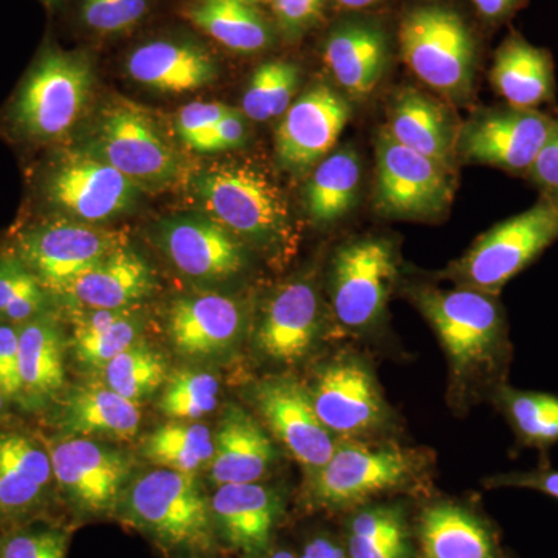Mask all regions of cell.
I'll use <instances>...</instances> for the list:
<instances>
[{
    "label": "cell",
    "instance_id": "41",
    "mask_svg": "<svg viewBox=\"0 0 558 558\" xmlns=\"http://www.w3.org/2000/svg\"><path fill=\"white\" fill-rule=\"evenodd\" d=\"M69 534L57 527L22 529L0 542V558H68Z\"/></svg>",
    "mask_w": 558,
    "mask_h": 558
},
{
    "label": "cell",
    "instance_id": "8",
    "mask_svg": "<svg viewBox=\"0 0 558 558\" xmlns=\"http://www.w3.org/2000/svg\"><path fill=\"white\" fill-rule=\"evenodd\" d=\"M377 208L391 218H435L449 208L454 182L450 170L400 145L387 128L376 138Z\"/></svg>",
    "mask_w": 558,
    "mask_h": 558
},
{
    "label": "cell",
    "instance_id": "40",
    "mask_svg": "<svg viewBox=\"0 0 558 558\" xmlns=\"http://www.w3.org/2000/svg\"><path fill=\"white\" fill-rule=\"evenodd\" d=\"M219 380L202 369H179L168 376L159 410L174 421H196L218 405Z\"/></svg>",
    "mask_w": 558,
    "mask_h": 558
},
{
    "label": "cell",
    "instance_id": "5",
    "mask_svg": "<svg viewBox=\"0 0 558 558\" xmlns=\"http://www.w3.org/2000/svg\"><path fill=\"white\" fill-rule=\"evenodd\" d=\"M92 83V65L83 54L44 51L11 108L14 128L36 142L64 137L83 116Z\"/></svg>",
    "mask_w": 558,
    "mask_h": 558
},
{
    "label": "cell",
    "instance_id": "38",
    "mask_svg": "<svg viewBox=\"0 0 558 558\" xmlns=\"http://www.w3.org/2000/svg\"><path fill=\"white\" fill-rule=\"evenodd\" d=\"M300 69L288 61H270L253 72L242 97V113L253 121H269L286 113L300 86Z\"/></svg>",
    "mask_w": 558,
    "mask_h": 558
},
{
    "label": "cell",
    "instance_id": "51",
    "mask_svg": "<svg viewBox=\"0 0 558 558\" xmlns=\"http://www.w3.org/2000/svg\"><path fill=\"white\" fill-rule=\"evenodd\" d=\"M300 558H348L340 545L328 537L311 539Z\"/></svg>",
    "mask_w": 558,
    "mask_h": 558
},
{
    "label": "cell",
    "instance_id": "30",
    "mask_svg": "<svg viewBox=\"0 0 558 558\" xmlns=\"http://www.w3.org/2000/svg\"><path fill=\"white\" fill-rule=\"evenodd\" d=\"M62 427L68 435H106L130 439L142 424L138 403L117 395L109 387H83L70 392Z\"/></svg>",
    "mask_w": 558,
    "mask_h": 558
},
{
    "label": "cell",
    "instance_id": "42",
    "mask_svg": "<svg viewBox=\"0 0 558 558\" xmlns=\"http://www.w3.org/2000/svg\"><path fill=\"white\" fill-rule=\"evenodd\" d=\"M148 11V0H83L81 17L92 31L119 33L134 27Z\"/></svg>",
    "mask_w": 558,
    "mask_h": 558
},
{
    "label": "cell",
    "instance_id": "28",
    "mask_svg": "<svg viewBox=\"0 0 558 558\" xmlns=\"http://www.w3.org/2000/svg\"><path fill=\"white\" fill-rule=\"evenodd\" d=\"M389 134L400 145L416 150L453 171V124L438 102L416 89H403L395 95L388 108Z\"/></svg>",
    "mask_w": 558,
    "mask_h": 558
},
{
    "label": "cell",
    "instance_id": "34",
    "mask_svg": "<svg viewBox=\"0 0 558 558\" xmlns=\"http://www.w3.org/2000/svg\"><path fill=\"white\" fill-rule=\"evenodd\" d=\"M351 558H411L409 526L399 506H373L359 510L348 527Z\"/></svg>",
    "mask_w": 558,
    "mask_h": 558
},
{
    "label": "cell",
    "instance_id": "4",
    "mask_svg": "<svg viewBox=\"0 0 558 558\" xmlns=\"http://www.w3.org/2000/svg\"><path fill=\"white\" fill-rule=\"evenodd\" d=\"M416 301L458 377L502 362L508 351L506 323L494 295L469 288L421 290Z\"/></svg>",
    "mask_w": 558,
    "mask_h": 558
},
{
    "label": "cell",
    "instance_id": "21",
    "mask_svg": "<svg viewBox=\"0 0 558 558\" xmlns=\"http://www.w3.org/2000/svg\"><path fill=\"white\" fill-rule=\"evenodd\" d=\"M167 323L170 339L179 352L213 355L236 343L244 318L238 301L220 293H204L172 303Z\"/></svg>",
    "mask_w": 558,
    "mask_h": 558
},
{
    "label": "cell",
    "instance_id": "56",
    "mask_svg": "<svg viewBox=\"0 0 558 558\" xmlns=\"http://www.w3.org/2000/svg\"><path fill=\"white\" fill-rule=\"evenodd\" d=\"M248 2H252V3H253V2H255V0H248Z\"/></svg>",
    "mask_w": 558,
    "mask_h": 558
},
{
    "label": "cell",
    "instance_id": "10",
    "mask_svg": "<svg viewBox=\"0 0 558 558\" xmlns=\"http://www.w3.org/2000/svg\"><path fill=\"white\" fill-rule=\"evenodd\" d=\"M315 413L332 435H369L387 422V403L369 366L357 355L330 360L310 389Z\"/></svg>",
    "mask_w": 558,
    "mask_h": 558
},
{
    "label": "cell",
    "instance_id": "35",
    "mask_svg": "<svg viewBox=\"0 0 558 558\" xmlns=\"http://www.w3.org/2000/svg\"><path fill=\"white\" fill-rule=\"evenodd\" d=\"M213 432L202 424L171 422L150 432L142 444L143 457L161 469L180 473L199 472L211 462Z\"/></svg>",
    "mask_w": 558,
    "mask_h": 558
},
{
    "label": "cell",
    "instance_id": "32",
    "mask_svg": "<svg viewBox=\"0 0 558 558\" xmlns=\"http://www.w3.org/2000/svg\"><path fill=\"white\" fill-rule=\"evenodd\" d=\"M20 332L22 392L33 400L53 398L64 387L61 333L50 319H28Z\"/></svg>",
    "mask_w": 558,
    "mask_h": 558
},
{
    "label": "cell",
    "instance_id": "14",
    "mask_svg": "<svg viewBox=\"0 0 558 558\" xmlns=\"http://www.w3.org/2000/svg\"><path fill=\"white\" fill-rule=\"evenodd\" d=\"M46 193L50 204L65 215L95 223L131 208L138 185L94 154L75 153L50 171Z\"/></svg>",
    "mask_w": 558,
    "mask_h": 558
},
{
    "label": "cell",
    "instance_id": "23",
    "mask_svg": "<svg viewBox=\"0 0 558 558\" xmlns=\"http://www.w3.org/2000/svg\"><path fill=\"white\" fill-rule=\"evenodd\" d=\"M388 60L387 35L373 22H343L325 43L326 68L341 89L355 98L368 97L377 89Z\"/></svg>",
    "mask_w": 558,
    "mask_h": 558
},
{
    "label": "cell",
    "instance_id": "53",
    "mask_svg": "<svg viewBox=\"0 0 558 558\" xmlns=\"http://www.w3.org/2000/svg\"><path fill=\"white\" fill-rule=\"evenodd\" d=\"M266 558H296L289 550H277V553L266 554Z\"/></svg>",
    "mask_w": 558,
    "mask_h": 558
},
{
    "label": "cell",
    "instance_id": "31",
    "mask_svg": "<svg viewBox=\"0 0 558 558\" xmlns=\"http://www.w3.org/2000/svg\"><path fill=\"white\" fill-rule=\"evenodd\" d=\"M362 182V161L357 153L344 148L330 153L312 172L304 191V202L318 223L336 222L348 215L357 201Z\"/></svg>",
    "mask_w": 558,
    "mask_h": 558
},
{
    "label": "cell",
    "instance_id": "18",
    "mask_svg": "<svg viewBox=\"0 0 558 558\" xmlns=\"http://www.w3.org/2000/svg\"><path fill=\"white\" fill-rule=\"evenodd\" d=\"M318 295L310 281L282 286L267 304L258 328L255 348L279 365H295L314 349L319 336Z\"/></svg>",
    "mask_w": 558,
    "mask_h": 558
},
{
    "label": "cell",
    "instance_id": "12",
    "mask_svg": "<svg viewBox=\"0 0 558 558\" xmlns=\"http://www.w3.org/2000/svg\"><path fill=\"white\" fill-rule=\"evenodd\" d=\"M135 185H160L179 171V160L145 112L135 106H110L98 126L92 153Z\"/></svg>",
    "mask_w": 558,
    "mask_h": 558
},
{
    "label": "cell",
    "instance_id": "13",
    "mask_svg": "<svg viewBox=\"0 0 558 558\" xmlns=\"http://www.w3.org/2000/svg\"><path fill=\"white\" fill-rule=\"evenodd\" d=\"M556 117L543 110H487L470 121L458 138L465 160L526 175L548 138Z\"/></svg>",
    "mask_w": 558,
    "mask_h": 558
},
{
    "label": "cell",
    "instance_id": "2",
    "mask_svg": "<svg viewBox=\"0 0 558 558\" xmlns=\"http://www.w3.org/2000/svg\"><path fill=\"white\" fill-rule=\"evenodd\" d=\"M194 191L208 218L230 233L260 245H275L289 236L288 201L260 168L216 165L202 171Z\"/></svg>",
    "mask_w": 558,
    "mask_h": 558
},
{
    "label": "cell",
    "instance_id": "9",
    "mask_svg": "<svg viewBox=\"0 0 558 558\" xmlns=\"http://www.w3.org/2000/svg\"><path fill=\"white\" fill-rule=\"evenodd\" d=\"M398 278L395 250L384 240L344 245L330 267V303L344 328L368 329L385 311Z\"/></svg>",
    "mask_w": 558,
    "mask_h": 558
},
{
    "label": "cell",
    "instance_id": "47",
    "mask_svg": "<svg viewBox=\"0 0 558 558\" xmlns=\"http://www.w3.org/2000/svg\"><path fill=\"white\" fill-rule=\"evenodd\" d=\"M0 387L5 399L17 398L22 392L20 332L3 323H0Z\"/></svg>",
    "mask_w": 558,
    "mask_h": 558
},
{
    "label": "cell",
    "instance_id": "17",
    "mask_svg": "<svg viewBox=\"0 0 558 558\" xmlns=\"http://www.w3.org/2000/svg\"><path fill=\"white\" fill-rule=\"evenodd\" d=\"M351 106L326 84L301 94L286 110L275 134L282 167L304 171L326 159L351 120Z\"/></svg>",
    "mask_w": 558,
    "mask_h": 558
},
{
    "label": "cell",
    "instance_id": "44",
    "mask_svg": "<svg viewBox=\"0 0 558 558\" xmlns=\"http://www.w3.org/2000/svg\"><path fill=\"white\" fill-rule=\"evenodd\" d=\"M524 178L539 191L543 199L558 205V119L554 120L545 145Z\"/></svg>",
    "mask_w": 558,
    "mask_h": 558
},
{
    "label": "cell",
    "instance_id": "33",
    "mask_svg": "<svg viewBox=\"0 0 558 558\" xmlns=\"http://www.w3.org/2000/svg\"><path fill=\"white\" fill-rule=\"evenodd\" d=\"M189 17L196 27L238 53H255L270 44L266 20L248 0H199Z\"/></svg>",
    "mask_w": 558,
    "mask_h": 558
},
{
    "label": "cell",
    "instance_id": "43",
    "mask_svg": "<svg viewBox=\"0 0 558 558\" xmlns=\"http://www.w3.org/2000/svg\"><path fill=\"white\" fill-rule=\"evenodd\" d=\"M231 110L233 108L222 102H190L183 106L175 120L179 137L191 149L196 148L197 143Z\"/></svg>",
    "mask_w": 558,
    "mask_h": 558
},
{
    "label": "cell",
    "instance_id": "6",
    "mask_svg": "<svg viewBox=\"0 0 558 558\" xmlns=\"http://www.w3.org/2000/svg\"><path fill=\"white\" fill-rule=\"evenodd\" d=\"M558 241V205L539 197L526 211L486 231L454 264L451 277L462 288L497 296L510 279L527 269Z\"/></svg>",
    "mask_w": 558,
    "mask_h": 558
},
{
    "label": "cell",
    "instance_id": "54",
    "mask_svg": "<svg viewBox=\"0 0 558 558\" xmlns=\"http://www.w3.org/2000/svg\"><path fill=\"white\" fill-rule=\"evenodd\" d=\"M3 399H5V395H3L2 387H0V411L3 409Z\"/></svg>",
    "mask_w": 558,
    "mask_h": 558
},
{
    "label": "cell",
    "instance_id": "39",
    "mask_svg": "<svg viewBox=\"0 0 558 558\" xmlns=\"http://www.w3.org/2000/svg\"><path fill=\"white\" fill-rule=\"evenodd\" d=\"M105 379L106 387L138 403L165 385L167 362L156 349L134 343L105 366Z\"/></svg>",
    "mask_w": 558,
    "mask_h": 558
},
{
    "label": "cell",
    "instance_id": "49",
    "mask_svg": "<svg viewBox=\"0 0 558 558\" xmlns=\"http://www.w3.org/2000/svg\"><path fill=\"white\" fill-rule=\"evenodd\" d=\"M495 487H521L542 492L550 498L558 499L557 470H534V472L509 473V475L495 476L488 481Z\"/></svg>",
    "mask_w": 558,
    "mask_h": 558
},
{
    "label": "cell",
    "instance_id": "7",
    "mask_svg": "<svg viewBox=\"0 0 558 558\" xmlns=\"http://www.w3.org/2000/svg\"><path fill=\"white\" fill-rule=\"evenodd\" d=\"M418 472L413 451L337 444L329 461L311 475L310 497L322 509L343 510L409 486Z\"/></svg>",
    "mask_w": 558,
    "mask_h": 558
},
{
    "label": "cell",
    "instance_id": "19",
    "mask_svg": "<svg viewBox=\"0 0 558 558\" xmlns=\"http://www.w3.org/2000/svg\"><path fill=\"white\" fill-rule=\"evenodd\" d=\"M159 238L168 258L186 277L220 281L240 274L245 264L238 238L211 219L165 220Z\"/></svg>",
    "mask_w": 558,
    "mask_h": 558
},
{
    "label": "cell",
    "instance_id": "1",
    "mask_svg": "<svg viewBox=\"0 0 558 558\" xmlns=\"http://www.w3.org/2000/svg\"><path fill=\"white\" fill-rule=\"evenodd\" d=\"M121 502L128 520L160 545L180 553L211 549V508L194 475L153 470L132 483Z\"/></svg>",
    "mask_w": 558,
    "mask_h": 558
},
{
    "label": "cell",
    "instance_id": "20",
    "mask_svg": "<svg viewBox=\"0 0 558 558\" xmlns=\"http://www.w3.org/2000/svg\"><path fill=\"white\" fill-rule=\"evenodd\" d=\"M213 523L230 548L247 558L269 553L271 535L282 512L281 497L259 483L226 484L209 501Z\"/></svg>",
    "mask_w": 558,
    "mask_h": 558
},
{
    "label": "cell",
    "instance_id": "36",
    "mask_svg": "<svg viewBox=\"0 0 558 558\" xmlns=\"http://www.w3.org/2000/svg\"><path fill=\"white\" fill-rule=\"evenodd\" d=\"M140 322L128 310L92 311L76 322L75 352L81 363L106 365L137 343Z\"/></svg>",
    "mask_w": 558,
    "mask_h": 558
},
{
    "label": "cell",
    "instance_id": "16",
    "mask_svg": "<svg viewBox=\"0 0 558 558\" xmlns=\"http://www.w3.org/2000/svg\"><path fill=\"white\" fill-rule=\"evenodd\" d=\"M50 461L53 478L73 505L94 515L120 505L132 473L126 454L73 436L51 447Z\"/></svg>",
    "mask_w": 558,
    "mask_h": 558
},
{
    "label": "cell",
    "instance_id": "22",
    "mask_svg": "<svg viewBox=\"0 0 558 558\" xmlns=\"http://www.w3.org/2000/svg\"><path fill=\"white\" fill-rule=\"evenodd\" d=\"M490 83L509 108L539 110L556 100L553 54L512 32L495 53Z\"/></svg>",
    "mask_w": 558,
    "mask_h": 558
},
{
    "label": "cell",
    "instance_id": "25",
    "mask_svg": "<svg viewBox=\"0 0 558 558\" xmlns=\"http://www.w3.org/2000/svg\"><path fill=\"white\" fill-rule=\"evenodd\" d=\"M131 78L163 94H185L208 86L218 76L215 58L186 40H153L128 58Z\"/></svg>",
    "mask_w": 558,
    "mask_h": 558
},
{
    "label": "cell",
    "instance_id": "45",
    "mask_svg": "<svg viewBox=\"0 0 558 558\" xmlns=\"http://www.w3.org/2000/svg\"><path fill=\"white\" fill-rule=\"evenodd\" d=\"M43 289V284L21 259L0 260V315L5 314L22 296Z\"/></svg>",
    "mask_w": 558,
    "mask_h": 558
},
{
    "label": "cell",
    "instance_id": "24",
    "mask_svg": "<svg viewBox=\"0 0 558 558\" xmlns=\"http://www.w3.org/2000/svg\"><path fill=\"white\" fill-rule=\"evenodd\" d=\"M211 481L226 484L259 483L277 458L274 442L247 411L227 407L218 428L213 433Z\"/></svg>",
    "mask_w": 558,
    "mask_h": 558
},
{
    "label": "cell",
    "instance_id": "29",
    "mask_svg": "<svg viewBox=\"0 0 558 558\" xmlns=\"http://www.w3.org/2000/svg\"><path fill=\"white\" fill-rule=\"evenodd\" d=\"M418 539L424 558H498L497 543L487 524L451 502L424 510Z\"/></svg>",
    "mask_w": 558,
    "mask_h": 558
},
{
    "label": "cell",
    "instance_id": "50",
    "mask_svg": "<svg viewBox=\"0 0 558 558\" xmlns=\"http://www.w3.org/2000/svg\"><path fill=\"white\" fill-rule=\"evenodd\" d=\"M472 3L484 20L502 22L523 9L526 0H472Z\"/></svg>",
    "mask_w": 558,
    "mask_h": 558
},
{
    "label": "cell",
    "instance_id": "11",
    "mask_svg": "<svg viewBox=\"0 0 558 558\" xmlns=\"http://www.w3.org/2000/svg\"><path fill=\"white\" fill-rule=\"evenodd\" d=\"M124 247L123 233L89 223L54 222L22 234L20 259L40 284L64 292L110 253Z\"/></svg>",
    "mask_w": 558,
    "mask_h": 558
},
{
    "label": "cell",
    "instance_id": "52",
    "mask_svg": "<svg viewBox=\"0 0 558 558\" xmlns=\"http://www.w3.org/2000/svg\"><path fill=\"white\" fill-rule=\"evenodd\" d=\"M337 5L344 10H365L376 5L380 0H336Z\"/></svg>",
    "mask_w": 558,
    "mask_h": 558
},
{
    "label": "cell",
    "instance_id": "37",
    "mask_svg": "<svg viewBox=\"0 0 558 558\" xmlns=\"http://www.w3.org/2000/svg\"><path fill=\"white\" fill-rule=\"evenodd\" d=\"M499 407L524 446L549 449L558 442V398L548 392L501 388Z\"/></svg>",
    "mask_w": 558,
    "mask_h": 558
},
{
    "label": "cell",
    "instance_id": "27",
    "mask_svg": "<svg viewBox=\"0 0 558 558\" xmlns=\"http://www.w3.org/2000/svg\"><path fill=\"white\" fill-rule=\"evenodd\" d=\"M51 480L50 453L20 433H0V517L20 519L38 508Z\"/></svg>",
    "mask_w": 558,
    "mask_h": 558
},
{
    "label": "cell",
    "instance_id": "26",
    "mask_svg": "<svg viewBox=\"0 0 558 558\" xmlns=\"http://www.w3.org/2000/svg\"><path fill=\"white\" fill-rule=\"evenodd\" d=\"M153 289L154 275L148 264L137 253L121 247L84 271L64 293L87 310L119 311L130 310Z\"/></svg>",
    "mask_w": 558,
    "mask_h": 558
},
{
    "label": "cell",
    "instance_id": "3",
    "mask_svg": "<svg viewBox=\"0 0 558 558\" xmlns=\"http://www.w3.org/2000/svg\"><path fill=\"white\" fill-rule=\"evenodd\" d=\"M403 61L433 90L462 100L472 89L476 43L461 14L450 7L427 3L400 21Z\"/></svg>",
    "mask_w": 558,
    "mask_h": 558
},
{
    "label": "cell",
    "instance_id": "55",
    "mask_svg": "<svg viewBox=\"0 0 558 558\" xmlns=\"http://www.w3.org/2000/svg\"><path fill=\"white\" fill-rule=\"evenodd\" d=\"M44 2L53 3V2H57V0H44Z\"/></svg>",
    "mask_w": 558,
    "mask_h": 558
},
{
    "label": "cell",
    "instance_id": "46",
    "mask_svg": "<svg viewBox=\"0 0 558 558\" xmlns=\"http://www.w3.org/2000/svg\"><path fill=\"white\" fill-rule=\"evenodd\" d=\"M248 137L247 121L244 113L236 109L227 113L216 126L197 143V153H223V150H233L241 148Z\"/></svg>",
    "mask_w": 558,
    "mask_h": 558
},
{
    "label": "cell",
    "instance_id": "48",
    "mask_svg": "<svg viewBox=\"0 0 558 558\" xmlns=\"http://www.w3.org/2000/svg\"><path fill=\"white\" fill-rule=\"evenodd\" d=\"M323 0H274V10L282 31L292 36L311 28L322 14Z\"/></svg>",
    "mask_w": 558,
    "mask_h": 558
},
{
    "label": "cell",
    "instance_id": "15",
    "mask_svg": "<svg viewBox=\"0 0 558 558\" xmlns=\"http://www.w3.org/2000/svg\"><path fill=\"white\" fill-rule=\"evenodd\" d=\"M253 402L275 438L314 475L332 457L337 440L323 425L310 389L290 377H269L253 389Z\"/></svg>",
    "mask_w": 558,
    "mask_h": 558
}]
</instances>
